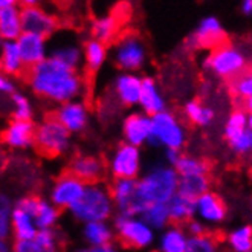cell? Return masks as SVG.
I'll use <instances>...</instances> for the list:
<instances>
[{
    "label": "cell",
    "mask_w": 252,
    "mask_h": 252,
    "mask_svg": "<svg viewBox=\"0 0 252 252\" xmlns=\"http://www.w3.org/2000/svg\"><path fill=\"white\" fill-rule=\"evenodd\" d=\"M210 191V177L208 174L202 176H189V177H179L177 181V192L185 197L196 200L202 194Z\"/></svg>",
    "instance_id": "32"
},
{
    "label": "cell",
    "mask_w": 252,
    "mask_h": 252,
    "mask_svg": "<svg viewBox=\"0 0 252 252\" xmlns=\"http://www.w3.org/2000/svg\"><path fill=\"white\" fill-rule=\"evenodd\" d=\"M138 106L141 107V112L148 116H155L160 112L167 110L165 96L160 92V87L155 78H152V77L142 78Z\"/></svg>",
    "instance_id": "21"
},
{
    "label": "cell",
    "mask_w": 252,
    "mask_h": 252,
    "mask_svg": "<svg viewBox=\"0 0 252 252\" xmlns=\"http://www.w3.org/2000/svg\"><path fill=\"white\" fill-rule=\"evenodd\" d=\"M242 12L245 16H251L252 14V2L251 0H243L242 2Z\"/></svg>",
    "instance_id": "48"
},
{
    "label": "cell",
    "mask_w": 252,
    "mask_h": 252,
    "mask_svg": "<svg viewBox=\"0 0 252 252\" xmlns=\"http://www.w3.org/2000/svg\"><path fill=\"white\" fill-rule=\"evenodd\" d=\"M113 231L124 246L133 249H145L156 240V232L136 216L118 214L115 217Z\"/></svg>",
    "instance_id": "8"
},
{
    "label": "cell",
    "mask_w": 252,
    "mask_h": 252,
    "mask_svg": "<svg viewBox=\"0 0 252 252\" xmlns=\"http://www.w3.org/2000/svg\"><path fill=\"white\" fill-rule=\"evenodd\" d=\"M37 197H23L14 203L11 214V234L16 240H32L37 234L34 221V208Z\"/></svg>",
    "instance_id": "11"
},
{
    "label": "cell",
    "mask_w": 252,
    "mask_h": 252,
    "mask_svg": "<svg viewBox=\"0 0 252 252\" xmlns=\"http://www.w3.org/2000/svg\"><path fill=\"white\" fill-rule=\"evenodd\" d=\"M0 252H12V246L8 243V240L0 239Z\"/></svg>",
    "instance_id": "49"
},
{
    "label": "cell",
    "mask_w": 252,
    "mask_h": 252,
    "mask_svg": "<svg viewBox=\"0 0 252 252\" xmlns=\"http://www.w3.org/2000/svg\"><path fill=\"white\" fill-rule=\"evenodd\" d=\"M35 124L32 121H17L12 120L2 133V141L5 145L16 148V150H25L34 145Z\"/></svg>",
    "instance_id": "22"
},
{
    "label": "cell",
    "mask_w": 252,
    "mask_h": 252,
    "mask_svg": "<svg viewBox=\"0 0 252 252\" xmlns=\"http://www.w3.org/2000/svg\"><path fill=\"white\" fill-rule=\"evenodd\" d=\"M86 184L72 176L69 171L63 173L51 188V203L58 210H70L84 192Z\"/></svg>",
    "instance_id": "13"
},
{
    "label": "cell",
    "mask_w": 252,
    "mask_h": 252,
    "mask_svg": "<svg viewBox=\"0 0 252 252\" xmlns=\"http://www.w3.org/2000/svg\"><path fill=\"white\" fill-rule=\"evenodd\" d=\"M118 32H120V19L113 14H107V16H101L92 20L91 23V34L92 38L106 44L118 38Z\"/></svg>",
    "instance_id": "28"
},
{
    "label": "cell",
    "mask_w": 252,
    "mask_h": 252,
    "mask_svg": "<svg viewBox=\"0 0 252 252\" xmlns=\"http://www.w3.org/2000/svg\"><path fill=\"white\" fill-rule=\"evenodd\" d=\"M177 177H189V176H202L208 174L210 165L200 158L189 156V155H182L179 159L176 160V164L173 165Z\"/></svg>",
    "instance_id": "34"
},
{
    "label": "cell",
    "mask_w": 252,
    "mask_h": 252,
    "mask_svg": "<svg viewBox=\"0 0 252 252\" xmlns=\"http://www.w3.org/2000/svg\"><path fill=\"white\" fill-rule=\"evenodd\" d=\"M14 3V0H0V9L2 8H6V6H9V5H12Z\"/></svg>",
    "instance_id": "50"
},
{
    "label": "cell",
    "mask_w": 252,
    "mask_h": 252,
    "mask_svg": "<svg viewBox=\"0 0 252 252\" xmlns=\"http://www.w3.org/2000/svg\"><path fill=\"white\" fill-rule=\"evenodd\" d=\"M55 58L57 62L63 63L64 66L78 70L81 63H83V49L81 46L73 40H62L60 43H57L51 55Z\"/></svg>",
    "instance_id": "27"
},
{
    "label": "cell",
    "mask_w": 252,
    "mask_h": 252,
    "mask_svg": "<svg viewBox=\"0 0 252 252\" xmlns=\"http://www.w3.org/2000/svg\"><path fill=\"white\" fill-rule=\"evenodd\" d=\"M188 234L179 225H168L158 239V252H185Z\"/></svg>",
    "instance_id": "25"
},
{
    "label": "cell",
    "mask_w": 252,
    "mask_h": 252,
    "mask_svg": "<svg viewBox=\"0 0 252 252\" xmlns=\"http://www.w3.org/2000/svg\"><path fill=\"white\" fill-rule=\"evenodd\" d=\"M194 216L203 225H220L228 216L226 203L219 194L208 191L196 199Z\"/></svg>",
    "instance_id": "16"
},
{
    "label": "cell",
    "mask_w": 252,
    "mask_h": 252,
    "mask_svg": "<svg viewBox=\"0 0 252 252\" xmlns=\"http://www.w3.org/2000/svg\"><path fill=\"white\" fill-rule=\"evenodd\" d=\"M141 84H142V77H139L138 73L123 72L115 78L113 91L121 106L124 107L138 106Z\"/></svg>",
    "instance_id": "23"
},
{
    "label": "cell",
    "mask_w": 252,
    "mask_h": 252,
    "mask_svg": "<svg viewBox=\"0 0 252 252\" xmlns=\"http://www.w3.org/2000/svg\"><path fill=\"white\" fill-rule=\"evenodd\" d=\"M147 46L138 32H126L115 40L113 62L123 72L136 73L147 63Z\"/></svg>",
    "instance_id": "6"
},
{
    "label": "cell",
    "mask_w": 252,
    "mask_h": 252,
    "mask_svg": "<svg viewBox=\"0 0 252 252\" xmlns=\"http://www.w3.org/2000/svg\"><path fill=\"white\" fill-rule=\"evenodd\" d=\"M185 252H219V245L208 232L202 235H192L188 237Z\"/></svg>",
    "instance_id": "40"
},
{
    "label": "cell",
    "mask_w": 252,
    "mask_h": 252,
    "mask_svg": "<svg viewBox=\"0 0 252 252\" xmlns=\"http://www.w3.org/2000/svg\"><path fill=\"white\" fill-rule=\"evenodd\" d=\"M248 62L249 58L242 46L231 41H225L210 52L205 60V64L216 77L232 81L234 78L240 77L242 73L246 72Z\"/></svg>",
    "instance_id": "4"
},
{
    "label": "cell",
    "mask_w": 252,
    "mask_h": 252,
    "mask_svg": "<svg viewBox=\"0 0 252 252\" xmlns=\"http://www.w3.org/2000/svg\"><path fill=\"white\" fill-rule=\"evenodd\" d=\"M194 203L196 200L176 192L167 203L170 221H173L174 225H179V226L182 223H188V221L194 217Z\"/></svg>",
    "instance_id": "29"
},
{
    "label": "cell",
    "mask_w": 252,
    "mask_h": 252,
    "mask_svg": "<svg viewBox=\"0 0 252 252\" xmlns=\"http://www.w3.org/2000/svg\"><path fill=\"white\" fill-rule=\"evenodd\" d=\"M251 115L243 109L234 110L225 124V139L231 150L237 155H248L252 148V126Z\"/></svg>",
    "instance_id": "9"
},
{
    "label": "cell",
    "mask_w": 252,
    "mask_h": 252,
    "mask_svg": "<svg viewBox=\"0 0 252 252\" xmlns=\"http://www.w3.org/2000/svg\"><path fill=\"white\" fill-rule=\"evenodd\" d=\"M34 240L44 252H58V249H60V237H58L55 229L37 231Z\"/></svg>",
    "instance_id": "42"
},
{
    "label": "cell",
    "mask_w": 252,
    "mask_h": 252,
    "mask_svg": "<svg viewBox=\"0 0 252 252\" xmlns=\"http://www.w3.org/2000/svg\"><path fill=\"white\" fill-rule=\"evenodd\" d=\"M0 72L9 78L20 77L23 72H26L16 41H5L0 49Z\"/></svg>",
    "instance_id": "26"
},
{
    "label": "cell",
    "mask_w": 252,
    "mask_h": 252,
    "mask_svg": "<svg viewBox=\"0 0 252 252\" xmlns=\"http://www.w3.org/2000/svg\"><path fill=\"white\" fill-rule=\"evenodd\" d=\"M69 211L81 223L107 221L115 213L110 189L102 184L86 185L81 199Z\"/></svg>",
    "instance_id": "3"
},
{
    "label": "cell",
    "mask_w": 252,
    "mask_h": 252,
    "mask_svg": "<svg viewBox=\"0 0 252 252\" xmlns=\"http://www.w3.org/2000/svg\"><path fill=\"white\" fill-rule=\"evenodd\" d=\"M184 113L187 116V120L194 124V126H199V127H206L210 126L214 118H216V113L211 107L205 106L202 101L199 99H191L188 101L185 107H184Z\"/></svg>",
    "instance_id": "35"
},
{
    "label": "cell",
    "mask_w": 252,
    "mask_h": 252,
    "mask_svg": "<svg viewBox=\"0 0 252 252\" xmlns=\"http://www.w3.org/2000/svg\"><path fill=\"white\" fill-rule=\"evenodd\" d=\"M138 181V179H136ZM136 181L135 179H115L110 189V196L118 214L124 216H136L145 211L136 197Z\"/></svg>",
    "instance_id": "15"
},
{
    "label": "cell",
    "mask_w": 252,
    "mask_h": 252,
    "mask_svg": "<svg viewBox=\"0 0 252 252\" xmlns=\"http://www.w3.org/2000/svg\"><path fill=\"white\" fill-rule=\"evenodd\" d=\"M226 41V31L221 22L214 17L208 16L200 20L197 25L196 31L192 32L187 44L191 48H197V49H216L220 44H223Z\"/></svg>",
    "instance_id": "14"
},
{
    "label": "cell",
    "mask_w": 252,
    "mask_h": 252,
    "mask_svg": "<svg viewBox=\"0 0 252 252\" xmlns=\"http://www.w3.org/2000/svg\"><path fill=\"white\" fill-rule=\"evenodd\" d=\"M83 49V63L86 70L91 73H96L107 60V46L94 38H89Z\"/></svg>",
    "instance_id": "30"
},
{
    "label": "cell",
    "mask_w": 252,
    "mask_h": 252,
    "mask_svg": "<svg viewBox=\"0 0 252 252\" xmlns=\"http://www.w3.org/2000/svg\"><path fill=\"white\" fill-rule=\"evenodd\" d=\"M84 240L94 248H99L112 243L115 231L107 223V221H91V223H84L83 228Z\"/></svg>",
    "instance_id": "31"
},
{
    "label": "cell",
    "mask_w": 252,
    "mask_h": 252,
    "mask_svg": "<svg viewBox=\"0 0 252 252\" xmlns=\"http://www.w3.org/2000/svg\"><path fill=\"white\" fill-rule=\"evenodd\" d=\"M58 219H60V210L49 202L37 197L34 208V221L37 229H54Z\"/></svg>",
    "instance_id": "33"
},
{
    "label": "cell",
    "mask_w": 252,
    "mask_h": 252,
    "mask_svg": "<svg viewBox=\"0 0 252 252\" xmlns=\"http://www.w3.org/2000/svg\"><path fill=\"white\" fill-rule=\"evenodd\" d=\"M11 102H12V115L14 120L17 121H31L34 109H32V102L26 95L20 92H14L11 95Z\"/></svg>",
    "instance_id": "39"
},
{
    "label": "cell",
    "mask_w": 252,
    "mask_h": 252,
    "mask_svg": "<svg viewBox=\"0 0 252 252\" xmlns=\"http://www.w3.org/2000/svg\"><path fill=\"white\" fill-rule=\"evenodd\" d=\"M34 145L44 156H62L70 147V133L55 120L54 115L46 116L35 126Z\"/></svg>",
    "instance_id": "7"
},
{
    "label": "cell",
    "mask_w": 252,
    "mask_h": 252,
    "mask_svg": "<svg viewBox=\"0 0 252 252\" xmlns=\"http://www.w3.org/2000/svg\"><path fill=\"white\" fill-rule=\"evenodd\" d=\"M54 118L70 135L72 133H81L89 124V110L81 99H73L58 106Z\"/></svg>",
    "instance_id": "17"
},
{
    "label": "cell",
    "mask_w": 252,
    "mask_h": 252,
    "mask_svg": "<svg viewBox=\"0 0 252 252\" xmlns=\"http://www.w3.org/2000/svg\"><path fill=\"white\" fill-rule=\"evenodd\" d=\"M228 246L232 252H249L252 249V229L249 225L235 228L228 235Z\"/></svg>",
    "instance_id": "38"
},
{
    "label": "cell",
    "mask_w": 252,
    "mask_h": 252,
    "mask_svg": "<svg viewBox=\"0 0 252 252\" xmlns=\"http://www.w3.org/2000/svg\"><path fill=\"white\" fill-rule=\"evenodd\" d=\"M14 203L5 194L0 192V239L6 240L11 235V214H12Z\"/></svg>",
    "instance_id": "41"
},
{
    "label": "cell",
    "mask_w": 252,
    "mask_h": 252,
    "mask_svg": "<svg viewBox=\"0 0 252 252\" xmlns=\"http://www.w3.org/2000/svg\"><path fill=\"white\" fill-rule=\"evenodd\" d=\"M22 31L35 34L48 38L58 29V19L44 8L35 6H20Z\"/></svg>",
    "instance_id": "12"
},
{
    "label": "cell",
    "mask_w": 252,
    "mask_h": 252,
    "mask_svg": "<svg viewBox=\"0 0 252 252\" xmlns=\"http://www.w3.org/2000/svg\"><path fill=\"white\" fill-rule=\"evenodd\" d=\"M181 152H176V150H167V159L170 162V167H173L176 164V160L179 159Z\"/></svg>",
    "instance_id": "47"
},
{
    "label": "cell",
    "mask_w": 252,
    "mask_h": 252,
    "mask_svg": "<svg viewBox=\"0 0 252 252\" xmlns=\"http://www.w3.org/2000/svg\"><path fill=\"white\" fill-rule=\"evenodd\" d=\"M16 44L26 70L41 63L44 58H48V38L22 32V35L16 40Z\"/></svg>",
    "instance_id": "18"
},
{
    "label": "cell",
    "mask_w": 252,
    "mask_h": 252,
    "mask_svg": "<svg viewBox=\"0 0 252 252\" xmlns=\"http://www.w3.org/2000/svg\"><path fill=\"white\" fill-rule=\"evenodd\" d=\"M69 173L86 185L99 184L106 173L104 160L92 155H78L72 159L69 165Z\"/></svg>",
    "instance_id": "19"
},
{
    "label": "cell",
    "mask_w": 252,
    "mask_h": 252,
    "mask_svg": "<svg viewBox=\"0 0 252 252\" xmlns=\"http://www.w3.org/2000/svg\"><path fill=\"white\" fill-rule=\"evenodd\" d=\"M12 252H44V251L32 239V240H16V243L12 245Z\"/></svg>",
    "instance_id": "43"
},
{
    "label": "cell",
    "mask_w": 252,
    "mask_h": 252,
    "mask_svg": "<svg viewBox=\"0 0 252 252\" xmlns=\"http://www.w3.org/2000/svg\"><path fill=\"white\" fill-rule=\"evenodd\" d=\"M109 170L115 179H138L142 167V155L141 148L133 147L130 144L118 145L110 159H109Z\"/></svg>",
    "instance_id": "10"
},
{
    "label": "cell",
    "mask_w": 252,
    "mask_h": 252,
    "mask_svg": "<svg viewBox=\"0 0 252 252\" xmlns=\"http://www.w3.org/2000/svg\"><path fill=\"white\" fill-rule=\"evenodd\" d=\"M187 234H188V237H192V235H202V234H206V228H205L203 223H200L199 220H189V221H188Z\"/></svg>",
    "instance_id": "45"
},
{
    "label": "cell",
    "mask_w": 252,
    "mask_h": 252,
    "mask_svg": "<svg viewBox=\"0 0 252 252\" xmlns=\"http://www.w3.org/2000/svg\"><path fill=\"white\" fill-rule=\"evenodd\" d=\"M73 252H92V248H80V249L73 251Z\"/></svg>",
    "instance_id": "52"
},
{
    "label": "cell",
    "mask_w": 252,
    "mask_h": 252,
    "mask_svg": "<svg viewBox=\"0 0 252 252\" xmlns=\"http://www.w3.org/2000/svg\"><path fill=\"white\" fill-rule=\"evenodd\" d=\"M150 116L142 112H131L124 118L123 136L126 144L141 148L150 139Z\"/></svg>",
    "instance_id": "20"
},
{
    "label": "cell",
    "mask_w": 252,
    "mask_h": 252,
    "mask_svg": "<svg viewBox=\"0 0 252 252\" xmlns=\"http://www.w3.org/2000/svg\"><path fill=\"white\" fill-rule=\"evenodd\" d=\"M22 32L20 6L14 2L12 5L0 9V37L3 41H16Z\"/></svg>",
    "instance_id": "24"
},
{
    "label": "cell",
    "mask_w": 252,
    "mask_h": 252,
    "mask_svg": "<svg viewBox=\"0 0 252 252\" xmlns=\"http://www.w3.org/2000/svg\"><path fill=\"white\" fill-rule=\"evenodd\" d=\"M141 219L155 232L156 231H164L171 223L167 205H150V206H147V210L141 214Z\"/></svg>",
    "instance_id": "36"
},
{
    "label": "cell",
    "mask_w": 252,
    "mask_h": 252,
    "mask_svg": "<svg viewBox=\"0 0 252 252\" xmlns=\"http://www.w3.org/2000/svg\"><path fill=\"white\" fill-rule=\"evenodd\" d=\"M14 92H16V84H14V81L0 72V94L2 95H12Z\"/></svg>",
    "instance_id": "44"
},
{
    "label": "cell",
    "mask_w": 252,
    "mask_h": 252,
    "mask_svg": "<svg viewBox=\"0 0 252 252\" xmlns=\"http://www.w3.org/2000/svg\"><path fill=\"white\" fill-rule=\"evenodd\" d=\"M35 5H38V3L34 2V0H26V2L22 3V6H35Z\"/></svg>",
    "instance_id": "51"
},
{
    "label": "cell",
    "mask_w": 252,
    "mask_h": 252,
    "mask_svg": "<svg viewBox=\"0 0 252 252\" xmlns=\"http://www.w3.org/2000/svg\"><path fill=\"white\" fill-rule=\"evenodd\" d=\"M249 252H252V251H249Z\"/></svg>",
    "instance_id": "54"
},
{
    "label": "cell",
    "mask_w": 252,
    "mask_h": 252,
    "mask_svg": "<svg viewBox=\"0 0 252 252\" xmlns=\"http://www.w3.org/2000/svg\"><path fill=\"white\" fill-rule=\"evenodd\" d=\"M26 78L32 92L55 104L78 99L84 92V80L81 73L70 69L55 58H44L41 63L26 70Z\"/></svg>",
    "instance_id": "1"
},
{
    "label": "cell",
    "mask_w": 252,
    "mask_h": 252,
    "mask_svg": "<svg viewBox=\"0 0 252 252\" xmlns=\"http://www.w3.org/2000/svg\"><path fill=\"white\" fill-rule=\"evenodd\" d=\"M150 139L153 145L164 147L167 150L181 152L187 142V130L182 121L174 113L164 110L155 116H150Z\"/></svg>",
    "instance_id": "5"
},
{
    "label": "cell",
    "mask_w": 252,
    "mask_h": 252,
    "mask_svg": "<svg viewBox=\"0 0 252 252\" xmlns=\"http://www.w3.org/2000/svg\"><path fill=\"white\" fill-rule=\"evenodd\" d=\"M92 252H120V251H118V248L113 243H109V245L99 246V248H94Z\"/></svg>",
    "instance_id": "46"
},
{
    "label": "cell",
    "mask_w": 252,
    "mask_h": 252,
    "mask_svg": "<svg viewBox=\"0 0 252 252\" xmlns=\"http://www.w3.org/2000/svg\"><path fill=\"white\" fill-rule=\"evenodd\" d=\"M177 181L173 167H153L136 181V197L145 210L150 205H167L177 192Z\"/></svg>",
    "instance_id": "2"
},
{
    "label": "cell",
    "mask_w": 252,
    "mask_h": 252,
    "mask_svg": "<svg viewBox=\"0 0 252 252\" xmlns=\"http://www.w3.org/2000/svg\"><path fill=\"white\" fill-rule=\"evenodd\" d=\"M232 94L237 96L242 104H243V110L248 109V112L251 110L252 106V77L249 72L242 73L240 77L234 78L232 81Z\"/></svg>",
    "instance_id": "37"
},
{
    "label": "cell",
    "mask_w": 252,
    "mask_h": 252,
    "mask_svg": "<svg viewBox=\"0 0 252 252\" xmlns=\"http://www.w3.org/2000/svg\"><path fill=\"white\" fill-rule=\"evenodd\" d=\"M3 43H5V41H3V38H2V37H0V49H2V46H3Z\"/></svg>",
    "instance_id": "53"
}]
</instances>
